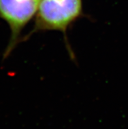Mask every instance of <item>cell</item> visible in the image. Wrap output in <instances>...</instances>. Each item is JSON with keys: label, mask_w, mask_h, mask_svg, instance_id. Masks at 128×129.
Returning a JSON list of instances; mask_svg holds the SVG:
<instances>
[{"label": "cell", "mask_w": 128, "mask_h": 129, "mask_svg": "<svg viewBox=\"0 0 128 129\" xmlns=\"http://www.w3.org/2000/svg\"><path fill=\"white\" fill-rule=\"evenodd\" d=\"M84 16L82 0H41L33 29L22 38V41L28 40L36 32L60 31L65 38L70 56L74 59L75 56L67 40V33L70 27Z\"/></svg>", "instance_id": "cell-1"}, {"label": "cell", "mask_w": 128, "mask_h": 129, "mask_svg": "<svg viewBox=\"0 0 128 129\" xmlns=\"http://www.w3.org/2000/svg\"><path fill=\"white\" fill-rule=\"evenodd\" d=\"M41 0H0V19L11 30L9 44L3 53L5 59L22 42L21 34L37 14Z\"/></svg>", "instance_id": "cell-2"}]
</instances>
